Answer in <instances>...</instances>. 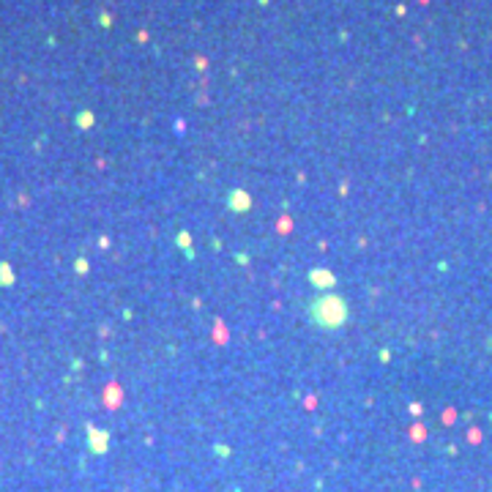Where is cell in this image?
Returning <instances> with one entry per match:
<instances>
[{"instance_id":"cell-1","label":"cell","mask_w":492,"mask_h":492,"mask_svg":"<svg viewBox=\"0 0 492 492\" xmlns=\"http://www.w3.org/2000/svg\"><path fill=\"white\" fill-rule=\"evenodd\" d=\"M309 317L320 328H339L347 317V306L337 295H323V298L309 304Z\"/></svg>"}]
</instances>
